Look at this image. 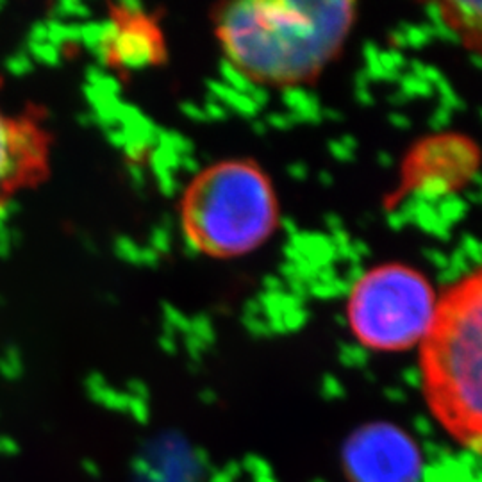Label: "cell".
Instances as JSON below:
<instances>
[{"instance_id":"7a4b0ae2","label":"cell","mask_w":482,"mask_h":482,"mask_svg":"<svg viewBox=\"0 0 482 482\" xmlns=\"http://www.w3.org/2000/svg\"><path fill=\"white\" fill-rule=\"evenodd\" d=\"M420 349L430 413L456 442L482 456V267L438 298Z\"/></svg>"},{"instance_id":"277c9868","label":"cell","mask_w":482,"mask_h":482,"mask_svg":"<svg viewBox=\"0 0 482 482\" xmlns=\"http://www.w3.org/2000/svg\"><path fill=\"white\" fill-rule=\"evenodd\" d=\"M436 308L438 297L420 271L390 263L357 279L349 295L347 318L361 345L400 352L422 345Z\"/></svg>"},{"instance_id":"3957f363","label":"cell","mask_w":482,"mask_h":482,"mask_svg":"<svg viewBox=\"0 0 482 482\" xmlns=\"http://www.w3.org/2000/svg\"><path fill=\"white\" fill-rule=\"evenodd\" d=\"M179 223L188 245L202 256H247L264 245L277 229V193L254 159L216 161L184 188Z\"/></svg>"},{"instance_id":"5b68a950","label":"cell","mask_w":482,"mask_h":482,"mask_svg":"<svg viewBox=\"0 0 482 482\" xmlns=\"http://www.w3.org/2000/svg\"><path fill=\"white\" fill-rule=\"evenodd\" d=\"M50 157L52 136L43 113L36 106L9 111L0 102V213L48 177Z\"/></svg>"},{"instance_id":"8992f818","label":"cell","mask_w":482,"mask_h":482,"mask_svg":"<svg viewBox=\"0 0 482 482\" xmlns=\"http://www.w3.org/2000/svg\"><path fill=\"white\" fill-rule=\"evenodd\" d=\"M102 33L101 48L106 65L127 72L157 67L167 61V40L154 15L133 6H111Z\"/></svg>"},{"instance_id":"6da1fadb","label":"cell","mask_w":482,"mask_h":482,"mask_svg":"<svg viewBox=\"0 0 482 482\" xmlns=\"http://www.w3.org/2000/svg\"><path fill=\"white\" fill-rule=\"evenodd\" d=\"M356 20L352 2L218 4L213 29L236 72L264 86H297L318 77L340 54Z\"/></svg>"},{"instance_id":"52a82bcc","label":"cell","mask_w":482,"mask_h":482,"mask_svg":"<svg viewBox=\"0 0 482 482\" xmlns=\"http://www.w3.org/2000/svg\"><path fill=\"white\" fill-rule=\"evenodd\" d=\"M439 13L464 43L482 52V2H450L439 6Z\"/></svg>"}]
</instances>
